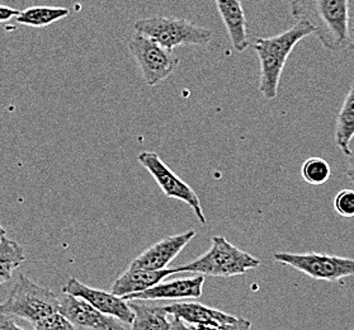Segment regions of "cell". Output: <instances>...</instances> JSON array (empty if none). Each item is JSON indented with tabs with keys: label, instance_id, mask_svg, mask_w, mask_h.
<instances>
[{
	"label": "cell",
	"instance_id": "cell-1",
	"mask_svg": "<svg viewBox=\"0 0 354 330\" xmlns=\"http://www.w3.org/2000/svg\"><path fill=\"white\" fill-rule=\"evenodd\" d=\"M290 15L313 27L324 48L340 53L349 41L351 0H291Z\"/></svg>",
	"mask_w": 354,
	"mask_h": 330
},
{
	"label": "cell",
	"instance_id": "cell-2",
	"mask_svg": "<svg viewBox=\"0 0 354 330\" xmlns=\"http://www.w3.org/2000/svg\"><path fill=\"white\" fill-rule=\"evenodd\" d=\"M310 35H314L311 26L305 22H296L287 31L270 37H258L254 39L252 46L254 48L261 65L258 91L266 100H273L277 98L278 86L287 59L292 54L296 45Z\"/></svg>",
	"mask_w": 354,
	"mask_h": 330
},
{
	"label": "cell",
	"instance_id": "cell-3",
	"mask_svg": "<svg viewBox=\"0 0 354 330\" xmlns=\"http://www.w3.org/2000/svg\"><path fill=\"white\" fill-rule=\"evenodd\" d=\"M261 263V259L232 246L227 239L212 237L211 248L206 253L182 267L173 268V272L197 273L202 276L234 277L259 267Z\"/></svg>",
	"mask_w": 354,
	"mask_h": 330
},
{
	"label": "cell",
	"instance_id": "cell-4",
	"mask_svg": "<svg viewBox=\"0 0 354 330\" xmlns=\"http://www.w3.org/2000/svg\"><path fill=\"white\" fill-rule=\"evenodd\" d=\"M133 31L154 39L160 46L173 51L178 46H206L212 41V31L188 19L155 16L132 24Z\"/></svg>",
	"mask_w": 354,
	"mask_h": 330
},
{
	"label": "cell",
	"instance_id": "cell-5",
	"mask_svg": "<svg viewBox=\"0 0 354 330\" xmlns=\"http://www.w3.org/2000/svg\"><path fill=\"white\" fill-rule=\"evenodd\" d=\"M60 299L50 288L19 275L6 302L0 304V314L21 318L36 324L50 315L59 313Z\"/></svg>",
	"mask_w": 354,
	"mask_h": 330
},
{
	"label": "cell",
	"instance_id": "cell-6",
	"mask_svg": "<svg viewBox=\"0 0 354 330\" xmlns=\"http://www.w3.org/2000/svg\"><path fill=\"white\" fill-rule=\"evenodd\" d=\"M127 47L138 62L145 83L150 86L171 77L179 65V57L173 51L139 32L131 33L127 39Z\"/></svg>",
	"mask_w": 354,
	"mask_h": 330
},
{
	"label": "cell",
	"instance_id": "cell-7",
	"mask_svg": "<svg viewBox=\"0 0 354 330\" xmlns=\"http://www.w3.org/2000/svg\"><path fill=\"white\" fill-rule=\"evenodd\" d=\"M273 259L319 281L339 282L354 276V258L322 253H274Z\"/></svg>",
	"mask_w": 354,
	"mask_h": 330
},
{
	"label": "cell",
	"instance_id": "cell-8",
	"mask_svg": "<svg viewBox=\"0 0 354 330\" xmlns=\"http://www.w3.org/2000/svg\"><path fill=\"white\" fill-rule=\"evenodd\" d=\"M138 161L153 176L167 197L176 199L187 203L189 208H192L198 221L202 225H206L207 219L202 210L197 193L193 191L192 187H189L185 181L178 177L177 174L162 161V158L158 154L142 152L139 154Z\"/></svg>",
	"mask_w": 354,
	"mask_h": 330
},
{
	"label": "cell",
	"instance_id": "cell-9",
	"mask_svg": "<svg viewBox=\"0 0 354 330\" xmlns=\"http://www.w3.org/2000/svg\"><path fill=\"white\" fill-rule=\"evenodd\" d=\"M62 292L66 295L85 300L88 304L95 307L100 313L115 318L117 320L124 322L126 325H131L133 322L135 314L129 302L122 297L115 296L112 292L93 288L80 282L74 277H71L66 284L62 287Z\"/></svg>",
	"mask_w": 354,
	"mask_h": 330
},
{
	"label": "cell",
	"instance_id": "cell-10",
	"mask_svg": "<svg viewBox=\"0 0 354 330\" xmlns=\"http://www.w3.org/2000/svg\"><path fill=\"white\" fill-rule=\"evenodd\" d=\"M59 313L65 316L77 329L82 330H130L115 318L103 314L85 300L64 293L60 300Z\"/></svg>",
	"mask_w": 354,
	"mask_h": 330
},
{
	"label": "cell",
	"instance_id": "cell-11",
	"mask_svg": "<svg viewBox=\"0 0 354 330\" xmlns=\"http://www.w3.org/2000/svg\"><path fill=\"white\" fill-rule=\"evenodd\" d=\"M196 237V230H188L182 234L171 235L162 239L156 244L150 246L144 253L131 262V269H145V271H160L177 258L185 246H188Z\"/></svg>",
	"mask_w": 354,
	"mask_h": 330
},
{
	"label": "cell",
	"instance_id": "cell-12",
	"mask_svg": "<svg viewBox=\"0 0 354 330\" xmlns=\"http://www.w3.org/2000/svg\"><path fill=\"white\" fill-rule=\"evenodd\" d=\"M205 277H185L177 278L168 282H159L145 291L126 295L122 299L142 300V301H154V300H191L200 299L203 292Z\"/></svg>",
	"mask_w": 354,
	"mask_h": 330
},
{
	"label": "cell",
	"instance_id": "cell-13",
	"mask_svg": "<svg viewBox=\"0 0 354 330\" xmlns=\"http://www.w3.org/2000/svg\"><path fill=\"white\" fill-rule=\"evenodd\" d=\"M218 15L226 27L231 45L236 53H244L250 46L248 21L241 0H215Z\"/></svg>",
	"mask_w": 354,
	"mask_h": 330
},
{
	"label": "cell",
	"instance_id": "cell-14",
	"mask_svg": "<svg viewBox=\"0 0 354 330\" xmlns=\"http://www.w3.org/2000/svg\"><path fill=\"white\" fill-rule=\"evenodd\" d=\"M164 309L173 318L180 319L192 327L216 325L221 322H231L235 319V316L223 313L221 310H216L203 304L191 302V301H179L171 305H167Z\"/></svg>",
	"mask_w": 354,
	"mask_h": 330
},
{
	"label": "cell",
	"instance_id": "cell-15",
	"mask_svg": "<svg viewBox=\"0 0 354 330\" xmlns=\"http://www.w3.org/2000/svg\"><path fill=\"white\" fill-rule=\"evenodd\" d=\"M170 275H174L173 268L160 271L129 268L115 279L112 284L111 292L118 297H124L126 295L145 291L155 284L162 282V279H165Z\"/></svg>",
	"mask_w": 354,
	"mask_h": 330
},
{
	"label": "cell",
	"instance_id": "cell-16",
	"mask_svg": "<svg viewBox=\"0 0 354 330\" xmlns=\"http://www.w3.org/2000/svg\"><path fill=\"white\" fill-rule=\"evenodd\" d=\"M135 318L130 330H169L171 322L164 306H153L144 304L142 300H129Z\"/></svg>",
	"mask_w": 354,
	"mask_h": 330
},
{
	"label": "cell",
	"instance_id": "cell-17",
	"mask_svg": "<svg viewBox=\"0 0 354 330\" xmlns=\"http://www.w3.org/2000/svg\"><path fill=\"white\" fill-rule=\"evenodd\" d=\"M335 145L344 155L351 150V143L354 138V83L342 103L335 123Z\"/></svg>",
	"mask_w": 354,
	"mask_h": 330
},
{
	"label": "cell",
	"instance_id": "cell-18",
	"mask_svg": "<svg viewBox=\"0 0 354 330\" xmlns=\"http://www.w3.org/2000/svg\"><path fill=\"white\" fill-rule=\"evenodd\" d=\"M69 15V9L64 7L39 6V7H31L24 10H19L18 16L16 17V22L27 27L41 28V27H47L50 24H55Z\"/></svg>",
	"mask_w": 354,
	"mask_h": 330
},
{
	"label": "cell",
	"instance_id": "cell-19",
	"mask_svg": "<svg viewBox=\"0 0 354 330\" xmlns=\"http://www.w3.org/2000/svg\"><path fill=\"white\" fill-rule=\"evenodd\" d=\"M24 248L16 241L4 238L0 240V284L8 282L24 262Z\"/></svg>",
	"mask_w": 354,
	"mask_h": 330
},
{
	"label": "cell",
	"instance_id": "cell-20",
	"mask_svg": "<svg viewBox=\"0 0 354 330\" xmlns=\"http://www.w3.org/2000/svg\"><path fill=\"white\" fill-rule=\"evenodd\" d=\"M301 176L311 185H322L326 183L331 177L329 163L323 158H308L301 168Z\"/></svg>",
	"mask_w": 354,
	"mask_h": 330
},
{
	"label": "cell",
	"instance_id": "cell-21",
	"mask_svg": "<svg viewBox=\"0 0 354 330\" xmlns=\"http://www.w3.org/2000/svg\"><path fill=\"white\" fill-rule=\"evenodd\" d=\"M334 208L342 217H354V190L346 188L338 192L334 199Z\"/></svg>",
	"mask_w": 354,
	"mask_h": 330
},
{
	"label": "cell",
	"instance_id": "cell-22",
	"mask_svg": "<svg viewBox=\"0 0 354 330\" xmlns=\"http://www.w3.org/2000/svg\"><path fill=\"white\" fill-rule=\"evenodd\" d=\"M33 325L35 330H77V328L60 313L50 315Z\"/></svg>",
	"mask_w": 354,
	"mask_h": 330
},
{
	"label": "cell",
	"instance_id": "cell-23",
	"mask_svg": "<svg viewBox=\"0 0 354 330\" xmlns=\"http://www.w3.org/2000/svg\"><path fill=\"white\" fill-rule=\"evenodd\" d=\"M197 330H250L252 322L243 319V318H235L231 322H221L216 325H206V327H194Z\"/></svg>",
	"mask_w": 354,
	"mask_h": 330
},
{
	"label": "cell",
	"instance_id": "cell-24",
	"mask_svg": "<svg viewBox=\"0 0 354 330\" xmlns=\"http://www.w3.org/2000/svg\"><path fill=\"white\" fill-rule=\"evenodd\" d=\"M19 13V10H17L15 8H10L7 6H0V24H6L10 19L16 18Z\"/></svg>",
	"mask_w": 354,
	"mask_h": 330
},
{
	"label": "cell",
	"instance_id": "cell-25",
	"mask_svg": "<svg viewBox=\"0 0 354 330\" xmlns=\"http://www.w3.org/2000/svg\"><path fill=\"white\" fill-rule=\"evenodd\" d=\"M0 330H27L17 325L8 315L0 314Z\"/></svg>",
	"mask_w": 354,
	"mask_h": 330
},
{
	"label": "cell",
	"instance_id": "cell-26",
	"mask_svg": "<svg viewBox=\"0 0 354 330\" xmlns=\"http://www.w3.org/2000/svg\"><path fill=\"white\" fill-rule=\"evenodd\" d=\"M346 178L354 185V149H351L346 154Z\"/></svg>",
	"mask_w": 354,
	"mask_h": 330
},
{
	"label": "cell",
	"instance_id": "cell-27",
	"mask_svg": "<svg viewBox=\"0 0 354 330\" xmlns=\"http://www.w3.org/2000/svg\"><path fill=\"white\" fill-rule=\"evenodd\" d=\"M169 330H197L192 325H189V324H187V322H183V320H180V319H177V318H173V322H171V325H170Z\"/></svg>",
	"mask_w": 354,
	"mask_h": 330
},
{
	"label": "cell",
	"instance_id": "cell-28",
	"mask_svg": "<svg viewBox=\"0 0 354 330\" xmlns=\"http://www.w3.org/2000/svg\"><path fill=\"white\" fill-rule=\"evenodd\" d=\"M346 50L354 53V16L351 18V22H349V41H348Z\"/></svg>",
	"mask_w": 354,
	"mask_h": 330
},
{
	"label": "cell",
	"instance_id": "cell-29",
	"mask_svg": "<svg viewBox=\"0 0 354 330\" xmlns=\"http://www.w3.org/2000/svg\"><path fill=\"white\" fill-rule=\"evenodd\" d=\"M6 235H7V231H6V229H4V228L1 226V223H0V240L6 238Z\"/></svg>",
	"mask_w": 354,
	"mask_h": 330
},
{
	"label": "cell",
	"instance_id": "cell-30",
	"mask_svg": "<svg viewBox=\"0 0 354 330\" xmlns=\"http://www.w3.org/2000/svg\"><path fill=\"white\" fill-rule=\"evenodd\" d=\"M77 330H82V329H77Z\"/></svg>",
	"mask_w": 354,
	"mask_h": 330
}]
</instances>
